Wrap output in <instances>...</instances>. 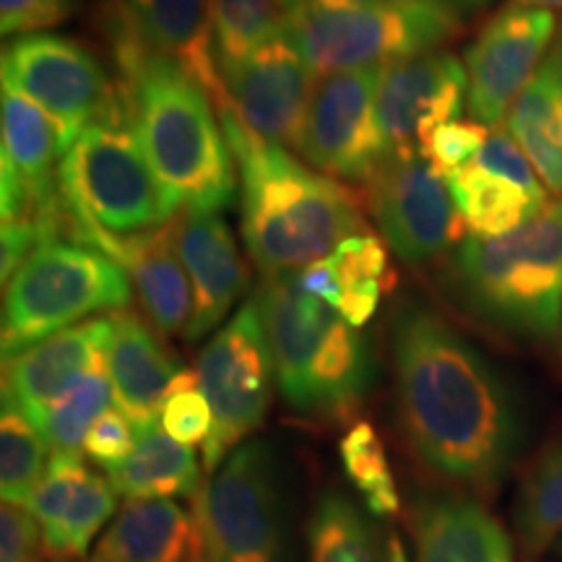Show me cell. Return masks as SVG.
<instances>
[{
    "mask_svg": "<svg viewBox=\"0 0 562 562\" xmlns=\"http://www.w3.org/2000/svg\"><path fill=\"white\" fill-rule=\"evenodd\" d=\"M178 250L193 290V315L186 328L188 341H199L227 318L248 290V266L243 263L235 235L220 214H182Z\"/></svg>",
    "mask_w": 562,
    "mask_h": 562,
    "instance_id": "21",
    "label": "cell"
},
{
    "mask_svg": "<svg viewBox=\"0 0 562 562\" xmlns=\"http://www.w3.org/2000/svg\"><path fill=\"white\" fill-rule=\"evenodd\" d=\"M305 3L321 5V9H364V5L393 3V0H305Z\"/></svg>",
    "mask_w": 562,
    "mask_h": 562,
    "instance_id": "44",
    "label": "cell"
},
{
    "mask_svg": "<svg viewBox=\"0 0 562 562\" xmlns=\"http://www.w3.org/2000/svg\"><path fill=\"white\" fill-rule=\"evenodd\" d=\"M161 427H165L167 435L186 442V446H199V442L209 440L211 427H214V414H211L209 398L203 396L199 385V372H180L170 391V398L161 409Z\"/></svg>",
    "mask_w": 562,
    "mask_h": 562,
    "instance_id": "36",
    "label": "cell"
},
{
    "mask_svg": "<svg viewBox=\"0 0 562 562\" xmlns=\"http://www.w3.org/2000/svg\"><path fill=\"white\" fill-rule=\"evenodd\" d=\"M297 281L305 286V292H311L313 297H318L331 305L334 311H339L341 302V286H339V277H336L334 266L328 258H323L318 263H311L307 269L297 271Z\"/></svg>",
    "mask_w": 562,
    "mask_h": 562,
    "instance_id": "42",
    "label": "cell"
},
{
    "mask_svg": "<svg viewBox=\"0 0 562 562\" xmlns=\"http://www.w3.org/2000/svg\"><path fill=\"white\" fill-rule=\"evenodd\" d=\"M47 440L34 422L16 404L3 398V417H0V487L3 503L26 505L32 492L45 476Z\"/></svg>",
    "mask_w": 562,
    "mask_h": 562,
    "instance_id": "34",
    "label": "cell"
},
{
    "mask_svg": "<svg viewBox=\"0 0 562 562\" xmlns=\"http://www.w3.org/2000/svg\"><path fill=\"white\" fill-rule=\"evenodd\" d=\"M104 472L112 490L128 501L201 495V467L193 448L167 435L161 425L138 432L128 459Z\"/></svg>",
    "mask_w": 562,
    "mask_h": 562,
    "instance_id": "25",
    "label": "cell"
},
{
    "mask_svg": "<svg viewBox=\"0 0 562 562\" xmlns=\"http://www.w3.org/2000/svg\"><path fill=\"white\" fill-rule=\"evenodd\" d=\"M381 76L383 68H364L315 81L297 149L313 170L370 186L393 157L375 115Z\"/></svg>",
    "mask_w": 562,
    "mask_h": 562,
    "instance_id": "12",
    "label": "cell"
},
{
    "mask_svg": "<svg viewBox=\"0 0 562 562\" xmlns=\"http://www.w3.org/2000/svg\"><path fill=\"white\" fill-rule=\"evenodd\" d=\"M256 300L284 402L300 417L318 422L347 419L360 409L375 378L360 328L305 292L297 273L266 277Z\"/></svg>",
    "mask_w": 562,
    "mask_h": 562,
    "instance_id": "5",
    "label": "cell"
},
{
    "mask_svg": "<svg viewBox=\"0 0 562 562\" xmlns=\"http://www.w3.org/2000/svg\"><path fill=\"white\" fill-rule=\"evenodd\" d=\"M110 336L112 318L108 313L9 357L3 360V398L16 404L40 427L63 393L108 355Z\"/></svg>",
    "mask_w": 562,
    "mask_h": 562,
    "instance_id": "20",
    "label": "cell"
},
{
    "mask_svg": "<svg viewBox=\"0 0 562 562\" xmlns=\"http://www.w3.org/2000/svg\"><path fill=\"white\" fill-rule=\"evenodd\" d=\"M286 11L281 0H211V40L216 66L248 58L284 37Z\"/></svg>",
    "mask_w": 562,
    "mask_h": 562,
    "instance_id": "32",
    "label": "cell"
},
{
    "mask_svg": "<svg viewBox=\"0 0 562 562\" xmlns=\"http://www.w3.org/2000/svg\"><path fill=\"white\" fill-rule=\"evenodd\" d=\"M446 290L492 331L526 344L562 336V203L501 237L469 235L446 266Z\"/></svg>",
    "mask_w": 562,
    "mask_h": 562,
    "instance_id": "4",
    "label": "cell"
},
{
    "mask_svg": "<svg viewBox=\"0 0 562 562\" xmlns=\"http://www.w3.org/2000/svg\"><path fill=\"white\" fill-rule=\"evenodd\" d=\"M37 562H76V560H63V558H50V554H47V558H40Z\"/></svg>",
    "mask_w": 562,
    "mask_h": 562,
    "instance_id": "48",
    "label": "cell"
},
{
    "mask_svg": "<svg viewBox=\"0 0 562 562\" xmlns=\"http://www.w3.org/2000/svg\"><path fill=\"white\" fill-rule=\"evenodd\" d=\"M336 277L341 286L339 313L349 326L362 328L375 315L385 290H391L393 271L389 266L385 245L370 232L351 235L336 248L331 256Z\"/></svg>",
    "mask_w": 562,
    "mask_h": 562,
    "instance_id": "31",
    "label": "cell"
},
{
    "mask_svg": "<svg viewBox=\"0 0 562 562\" xmlns=\"http://www.w3.org/2000/svg\"><path fill=\"white\" fill-rule=\"evenodd\" d=\"M344 474L355 484L368 510L375 518H391L398 513V490L393 480L389 456L381 435L370 422H357L339 442Z\"/></svg>",
    "mask_w": 562,
    "mask_h": 562,
    "instance_id": "35",
    "label": "cell"
},
{
    "mask_svg": "<svg viewBox=\"0 0 562 562\" xmlns=\"http://www.w3.org/2000/svg\"><path fill=\"white\" fill-rule=\"evenodd\" d=\"M448 188L459 209L463 224L474 237H501L524 227L542 214L550 195H537L516 182L492 175L482 167L469 165L467 170L451 175Z\"/></svg>",
    "mask_w": 562,
    "mask_h": 562,
    "instance_id": "29",
    "label": "cell"
},
{
    "mask_svg": "<svg viewBox=\"0 0 562 562\" xmlns=\"http://www.w3.org/2000/svg\"><path fill=\"white\" fill-rule=\"evenodd\" d=\"M123 102L172 211L220 214L235 199V165L206 89L172 60L115 40Z\"/></svg>",
    "mask_w": 562,
    "mask_h": 562,
    "instance_id": "3",
    "label": "cell"
},
{
    "mask_svg": "<svg viewBox=\"0 0 562 562\" xmlns=\"http://www.w3.org/2000/svg\"><path fill=\"white\" fill-rule=\"evenodd\" d=\"M558 37L552 11L505 5L497 11L467 50V108L476 123L497 128L508 117Z\"/></svg>",
    "mask_w": 562,
    "mask_h": 562,
    "instance_id": "14",
    "label": "cell"
},
{
    "mask_svg": "<svg viewBox=\"0 0 562 562\" xmlns=\"http://www.w3.org/2000/svg\"><path fill=\"white\" fill-rule=\"evenodd\" d=\"M229 108L269 144L300 149L315 74L290 37H279L248 58L220 66Z\"/></svg>",
    "mask_w": 562,
    "mask_h": 562,
    "instance_id": "15",
    "label": "cell"
},
{
    "mask_svg": "<svg viewBox=\"0 0 562 562\" xmlns=\"http://www.w3.org/2000/svg\"><path fill=\"white\" fill-rule=\"evenodd\" d=\"M131 297V277L102 250L58 240L42 245L5 281L3 360L89 315L125 311Z\"/></svg>",
    "mask_w": 562,
    "mask_h": 562,
    "instance_id": "7",
    "label": "cell"
},
{
    "mask_svg": "<svg viewBox=\"0 0 562 562\" xmlns=\"http://www.w3.org/2000/svg\"><path fill=\"white\" fill-rule=\"evenodd\" d=\"M216 112L240 167L245 245L263 277L297 273L360 235L364 222L355 193L256 136L229 104Z\"/></svg>",
    "mask_w": 562,
    "mask_h": 562,
    "instance_id": "2",
    "label": "cell"
},
{
    "mask_svg": "<svg viewBox=\"0 0 562 562\" xmlns=\"http://www.w3.org/2000/svg\"><path fill=\"white\" fill-rule=\"evenodd\" d=\"M112 398H115V393H112L108 372V355H104L79 383L70 385L47 409L40 430L45 435L50 451L81 456L79 451L83 448V440H87L94 422L110 409Z\"/></svg>",
    "mask_w": 562,
    "mask_h": 562,
    "instance_id": "33",
    "label": "cell"
},
{
    "mask_svg": "<svg viewBox=\"0 0 562 562\" xmlns=\"http://www.w3.org/2000/svg\"><path fill=\"white\" fill-rule=\"evenodd\" d=\"M490 136L487 125L476 121H453L440 125L432 133L430 140L422 149V157L430 159L432 167L442 178H451V175L467 170L469 165H474L476 154L482 151L484 140Z\"/></svg>",
    "mask_w": 562,
    "mask_h": 562,
    "instance_id": "37",
    "label": "cell"
},
{
    "mask_svg": "<svg viewBox=\"0 0 562 562\" xmlns=\"http://www.w3.org/2000/svg\"><path fill=\"white\" fill-rule=\"evenodd\" d=\"M461 30L459 16L430 0H393L364 9L302 3L286 11V37L318 79L435 53Z\"/></svg>",
    "mask_w": 562,
    "mask_h": 562,
    "instance_id": "8",
    "label": "cell"
},
{
    "mask_svg": "<svg viewBox=\"0 0 562 562\" xmlns=\"http://www.w3.org/2000/svg\"><path fill=\"white\" fill-rule=\"evenodd\" d=\"M368 209L391 250L409 266H425L467 240V224L448 180L422 154L393 157L368 186Z\"/></svg>",
    "mask_w": 562,
    "mask_h": 562,
    "instance_id": "13",
    "label": "cell"
},
{
    "mask_svg": "<svg viewBox=\"0 0 562 562\" xmlns=\"http://www.w3.org/2000/svg\"><path fill=\"white\" fill-rule=\"evenodd\" d=\"M547 63H552L554 68L560 70L562 74V26L558 30V37H554V42H552V47H550V53H547V58H544Z\"/></svg>",
    "mask_w": 562,
    "mask_h": 562,
    "instance_id": "46",
    "label": "cell"
},
{
    "mask_svg": "<svg viewBox=\"0 0 562 562\" xmlns=\"http://www.w3.org/2000/svg\"><path fill=\"white\" fill-rule=\"evenodd\" d=\"M3 159H9L26 182L32 199L45 214H63L53 180L55 154L60 151L58 131L47 112L3 83Z\"/></svg>",
    "mask_w": 562,
    "mask_h": 562,
    "instance_id": "27",
    "label": "cell"
},
{
    "mask_svg": "<svg viewBox=\"0 0 562 562\" xmlns=\"http://www.w3.org/2000/svg\"><path fill=\"white\" fill-rule=\"evenodd\" d=\"M199 385L209 398L214 427L203 442V469L214 472L269 412L277 381L263 313L252 297L224 323L199 357Z\"/></svg>",
    "mask_w": 562,
    "mask_h": 562,
    "instance_id": "10",
    "label": "cell"
},
{
    "mask_svg": "<svg viewBox=\"0 0 562 562\" xmlns=\"http://www.w3.org/2000/svg\"><path fill=\"white\" fill-rule=\"evenodd\" d=\"M516 5L526 9H542V11H562V0H513Z\"/></svg>",
    "mask_w": 562,
    "mask_h": 562,
    "instance_id": "45",
    "label": "cell"
},
{
    "mask_svg": "<svg viewBox=\"0 0 562 562\" xmlns=\"http://www.w3.org/2000/svg\"><path fill=\"white\" fill-rule=\"evenodd\" d=\"M112 34L180 66L206 89L216 110L229 104L211 40V0H115Z\"/></svg>",
    "mask_w": 562,
    "mask_h": 562,
    "instance_id": "18",
    "label": "cell"
},
{
    "mask_svg": "<svg viewBox=\"0 0 562 562\" xmlns=\"http://www.w3.org/2000/svg\"><path fill=\"white\" fill-rule=\"evenodd\" d=\"M58 175L63 203L76 224L138 235L165 227L175 216L133 133L125 102L76 138L63 154Z\"/></svg>",
    "mask_w": 562,
    "mask_h": 562,
    "instance_id": "6",
    "label": "cell"
},
{
    "mask_svg": "<svg viewBox=\"0 0 562 562\" xmlns=\"http://www.w3.org/2000/svg\"><path fill=\"white\" fill-rule=\"evenodd\" d=\"M389 344L398 430L414 459L456 492L492 495L524 446V419L503 372L417 300L393 307Z\"/></svg>",
    "mask_w": 562,
    "mask_h": 562,
    "instance_id": "1",
    "label": "cell"
},
{
    "mask_svg": "<svg viewBox=\"0 0 562 562\" xmlns=\"http://www.w3.org/2000/svg\"><path fill=\"white\" fill-rule=\"evenodd\" d=\"M305 3V0H281V5H284V11H294L297 5Z\"/></svg>",
    "mask_w": 562,
    "mask_h": 562,
    "instance_id": "47",
    "label": "cell"
},
{
    "mask_svg": "<svg viewBox=\"0 0 562 562\" xmlns=\"http://www.w3.org/2000/svg\"><path fill=\"white\" fill-rule=\"evenodd\" d=\"M307 562H406V550L347 495L326 492L307 524Z\"/></svg>",
    "mask_w": 562,
    "mask_h": 562,
    "instance_id": "26",
    "label": "cell"
},
{
    "mask_svg": "<svg viewBox=\"0 0 562 562\" xmlns=\"http://www.w3.org/2000/svg\"><path fill=\"white\" fill-rule=\"evenodd\" d=\"M430 3L440 5L442 11L453 13V16H459L463 21L467 16H474V13L484 11L487 5L495 3V0H430Z\"/></svg>",
    "mask_w": 562,
    "mask_h": 562,
    "instance_id": "43",
    "label": "cell"
},
{
    "mask_svg": "<svg viewBox=\"0 0 562 562\" xmlns=\"http://www.w3.org/2000/svg\"><path fill=\"white\" fill-rule=\"evenodd\" d=\"M554 550H558V560H560V562H562V542H560V544H558V547H554Z\"/></svg>",
    "mask_w": 562,
    "mask_h": 562,
    "instance_id": "49",
    "label": "cell"
},
{
    "mask_svg": "<svg viewBox=\"0 0 562 562\" xmlns=\"http://www.w3.org/2000/svg\"><path fill=\"white\" fill-rule=\"evenodd\" d=\"M68 224L81 243L102 250L136 281L140 305L159 334L186 331L193 315V290L178 250V224L170 222L138 235H112L70 222V216Z\"/></svg>",
    "mask_w": 562,
    "mask_h": 562,
    "instance_id": "17",
    "label": "cell"
},
{
    "mask_svg": "<svg viewBox=\"0 0 562 562\" xmlns=\"http://www.w3.org/2000/svg\"><path fill=\"white\" fill-rule=\"evenodd\" d=\"M74 11L76 0H0V32L5 37L40 34L66 24Z\"/></svg>",
    "mask_w": 562,
    "mask_h": 562,
    "instance_id": "39",
    "label": "cell"
},
{
    "mask_svg": "<svg viewBox=\"0 0 562 562\" xmlns=\"http://www.w3.org/2000/svg\"><path fill=\"white\" fill-rule=\"evenodd\" d=\"M414 539L417 562H516L508 531L467 492L422 497L414 510Z\"/></svg>",
    "mask_w": 562,
    "mask_h": 562,
    "instance_id": "23",
    "label": "cell"
},
{
    "mask_svg": "<svg viewBox=\"0 0 562 562\" xmlns=\"http://www.w3.org/2000/svg\"><path fill=\"white\" fill-rule=\"evenodd\" d=\"M115 495L108 476L91 472L81 456L53 453L26 503L42 529L45 552L63 560L83 558L97 531L115 516Z\"/></svg>",
    "mask_w": 562,
    "mask_h": 562,
    "instance_id": "19",
    "label": "cell"
},
{
    "mask_svg": "<svg viewBox=\"0 0 562 562\" xmlns=\"http://www.w3.org/2000/svg\"><path fill=\"white\" fill-rule=\"evenodd\" d=\"M474 165L492 175H501V178L516 182V186L526 188V191L537 195H550V191L539 182L537 172H533L531 159L526 157L521 144H518V140L510 136V131L503 128V125L490 128V136L484 140L482 151L476 154Z\"/></svg>",
    "mask_w": 562,
    "mask_h": 562,
    "instance_id": "38",
    "label": "cell"
},
{
    "mask_svg": "<svg viewBox=\"0 0 562 562\" xmlns=\"http://www.w3.org/2000/svg\"><path fill=\"white\" fill-rule=\"evenodd\" d=\"M110 318L108 372L112 393H115L117 409L131 419L138 435L154 425H161V409L182 368L140 315L115 311L110 313Z\"/></svg>",
    "mask_w": 562,
    "mask_h": 562,
    "instance_id": "22",
    "label": "cell"
},
{
    "mask_svg": "<svg viewBox=\"0 0 562 562\" xmlns=\"http://www.w3.org/2000/svg\"><path fill=\"white\" fill-rule=\"evenodd\" d=\"M136 440L138 435L131 419L121 409H108L89 430L87 440H83V451L102 469H110L128 459L136 448Z\"/></svg>",
    "mask_w": 562,
    "mask_h": 562,
    "instance_id": "40",
    "label": "cell"
},
{
    "mask_svg": "<svg viewBox=\"0 0 562 562\" xmlns=\"http://www.w3.org/2000/svg\"><path fill=\"white\" fill-rule=\"evenodd\" d=\"M467 97V66L456 55H414L383 68L375 100L378 125L396 157H414L440 125L459 121Z\"/></svg>",
    "mask_w": 562,
    "mask_h": 562,
    "instance_id": "16",
    "label": "cell"
},
{
    "mask_svg": "<svg viewBox=\"0 0 562 562\" xmlns=\"http://www.w3.org/2000/svg\"><path fill=\"white\" fill-rule=\"evenodd\" d=\"M510 136L521 144L533 170L554 195L562 193V74L542 63L508 112Z\"/></svg>",
    "mask_w": 562,
    "mask_h": 562,
    "instance_id": "28",
    "label": "cell"
},
{
    "mask_svg": "<svg viewBox=\"0 0 562 562\" xmlns=\"http://www.w3.org/2000/svg\"><path fill=\"white\" fill-rule=\"evenodd\" d=\"M42 542V529L37 518L26 505L3 503L0 510V562H37Z\"/></svg>",
    "mask_w": 562,
    "mask_h": 562,
    "instance_id": "41",
    "label": "cell"
},
{
    "mask_svg": "<svg viewBox=\"0 0 562 562\" xmlns=\"http://www.w3.org/2000/svg\"><path fill=\"white\" fill-rule=\"evenodd\" d=\"M89 562H209L199 516L172 501H125Z\"/></svg>",
    "mask_w": 562,
    "mask_h": 562,
    "instance_id": "24",
    "label": "cell"
},
{
    "mask_svg": "<svg viewBox=\"0 0 562 562\" xmlns=\"http://www.w3.org/2000/svg\"><path fill=\"white\" fill-rule=\"evenodd\" d=\"M516 533L526 560L562 542V442L547 448L526 472L516 501Z\"/></svg>",
    "mask_w": 562,
    "mask_h": 562,
    "instance_id": "30",
    "label": "cell"
},
{
    "mask_svg": "<svg viewBox=\"0 0 562 562\" xmlns=\"http://www.w3.org/2000/svg\"><path fill=\"white\" fill-rule=\"evenodd\" d=\"M195 516L209 562H284V508L269 442L235 448L201 490Z\"/></svg>",
    "mask_w": 562,
    "mask_h": 562,
    "instance_id": "9",
    "label": "cell"
},
{
    "mask_svg": "<svg viewBox=\"0 0 562 562\" xmlns=\"http://www.w3.org/2000/svg\"><path fill=\"white\" fill-rule=\"evenodd\" d=\"M3 83H11L47 112L63 154L89 125L123 102L94 53L63 34H26L5 45Z\"/></svg>",
    "mask_w": 562,
    "mask_h": 562,
    "instance_id": "11",
    "label": "cell"
}]
</instances>
